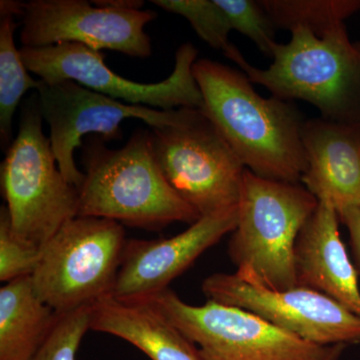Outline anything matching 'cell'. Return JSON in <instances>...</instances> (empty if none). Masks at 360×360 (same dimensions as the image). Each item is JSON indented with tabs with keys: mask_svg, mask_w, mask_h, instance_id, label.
<instances>
[{
	"mask_svg": "<svg viewBox=\"0 0 360 360\" xmlns=\"http://www.w3.org/2000/svg\"><path fill=\"white\" fill-rule=\"evenodd\" d=\"M345 347H347L345 345H333V350H331L330 354H329L326 359L322 360H340L341 354H342Z\"/></svg>",
	"mask_w": 360,
	"mask_h": 360,
	"instance_id": "cell-26",
	"label": "cell"
},
{
	"mask_svg": "<svg viewBox=\"0 0 360 360\" xmlns=\"http://www.w3.org/2000/svg\"><path fill=\"white\" fill-rule=\"evenodd\" d=\"M272 58L266 70L251 65L240 51L231 60L272 96L307 101L324 120L360 127V42L350 41L345 25L323 37L292 30L288 44L276 45Z\"/></svg>",
	"mask_w": 360,
	"mask_h": 360,
	"instance_id": "cell-3",
	"label": "cell"
},
{
	"mask_svg": "<svg viewBox=\"0 0 360 360\" xmlns=\"http://www.w3.org/2000/svg\"><path fill=\"white\" fill-rule=\"evenodd\" d=\"M92 4L96 6L113 7L118 9H129V11H141L144 2L139 0H96Z\"/></svg>",
	"mask_w": 360,
	"mask_h": 360,
	"instance_id": "cell-25",
	"label": "cell"
},
{
	"mask_svg": "<svg viewBox=\"0 0 360 360\" xmlns=\"http://www.w3.org/2000/svg\"><path fill=\"white\" fill-rule=\"evenodd\" d=\"M203 112L246 169L262 179L300 184L307 169L305 120L292 101L265 98L243 71L202 58L193 66Z\"/></svg>",
	"mask_w": 360,
	"mask_h": 360,
	"instance_id": "cell-1",
	"label": "cell"
},
{
	"mask_svg": "<svg viewBox=\"0 0 360 360\" xmlns=\"http://www.w3.org/2000/svg\"><path fill=\"white\" fill-rule=\"evenodd\" d=\"M84 179L78 217H98L146 231L193 224L198 213L168 184L153 153L151 132H134L120 149L94 135L82 146Z\"/></svg>",
	"mask_w": 360,
	"mask_h": 360,
	"instance_id": "cell-2",
	"label": "cell"
},
{
	"mask_svg": "<svg viewBox=\"0 0 360 360\" xmlns=\"http://www.w3.org/2000/svg\"><path fill=\"white\" fill-rule=\"evenodd\" d=\"M39 94L40 111L51 129L52 153L61 174L79 188L84 179L77 167L75 150L82 148V137L94 134L104 142L122 137L120 124L127 118L143 120L153 129L174 127L184 122L193 108L158 110L115 101L73 80L51 85L41 82Z\"/></svg>",
	"mask_w": 360,
	"mask_h": 360,
	"instance_id": "cell-11",
	"label": "cell"
},
{
	"mask_svg": "<svg viewBox=\"0 0 360 360\" xmlns=\"http://www.w3.org/2000/svg\"><path fill=\"white\" fill-rule=\"evenodd\" d=\"M14 14L0 8V136L2 146H11L13 120L21 98L30 89H39L41 80L33 79L14 41L18 25Z\"/></svg>",
	"mask_w": 360,
	"mask_h": 360,
	"instance_id": "cell-18",
	"label": "cell"
},
{
	"mask_svg": "<svg viewBox=\"0 0 360 360\" xmlns=\"http://www.w3.org/2000/svg\"><path fill=\"white\" fill-rule=\"evenodd\" d=\"M226 14L232 30L248 37L265 56L272 58L277 44L276 30L260 1L255 0H215Z\"/></svg>",
	"mask_w": 360,
	"mask_h": 360,
	"instance_id": "cell-23",
	"label": "cell"
},
{
	"mask_svg": "<svg viewBox=\"0 0 360 360\" xmlns=\"http://www.w3.org/2000/svg\"><path fill=\"white\" fill-rule=\"evenodd\" d=\"M42 120L39 94H32L21 108L18 135L7 149L0 179L14 232L44 248L78 217L79 194L59 170Z\"/></svg>",
	"mask_w": 360,
	"mask_h": 360,
	"instance_id": "cell-4",
	"label": "cell"
},
{
	"mask_svg": "<svg viewBox=\"0 0 360 360\" xmlns=\"http://www.w3.org/2000/svg\"><path fill=\"white\" fill-rule=\"evenodd\" d=\"M58 312L35 293L32 276L0 290V360H30L51 333Z\"/></svg>",
	"mask_w": 360,
	"mask_h": 360,
	"instance_id": "cell-17",
	"label": "cell"
},
{
	"mask_svg": "<svg viewBox=\"0 0 360 360\" xmlns=\"http://www.w3.org/2000/svg\"><path fill=\"white\" fill-rule=\"evenodd\" d=\"M127 241L113 220L70 219L44 246L32 276L35 293L58 314L92 307L112 295Z\"/></svg>",
	"mask_w": 360,
	"mask_h": 360,
	"instance_id": "cell-6",
	"label": "cell"
},
{
	"mask_svg": "<svg viewBox=\"0 0 360 360\" xmlns=\"http://www.w3.org/2000/svg\"><path fill=\"white\" fill-rule=\"evenodd\" d=\"M90 329L131 343L151 360H202L176 326L151 305L108 295L91 307Z\"/></svg>",
	"mask_w": 360,
	"mask_h": 360,
	"instance_id": "cell-16",
	"label": "cell"
},
{
	"mask_svg": "<svg viewBox=\"0 0 360 360\" xmlns=\"http://www.w3.org/2000/svg\"><path fill=\"white\" fill-rule=\"evenodd\" d=\"M21 58L28 71L45 84L73 80L115 101L158 110L203 108V97L193 77L198 51L191 42L180 45L174 72L158 84H139L115 75L104 63L105 56L84 44L65 42L53 46H22Z\"/></svg>",
	"mask_w": 360,
	"mask_h": 360,
	"instance_id": "cell-9",
	"label": "cell"
},
{
	"mask_svg": "<svg viewBox=\"0 0 360 360\" xmlns=\"http://www.w3.org/2000/svg\"><path fill=\"white\" fill-rule=\"evenodd\" d=\"M338 225L335 208L319 201L296 240L297 283L323 293L360 317L357 270L348 257Z\"/></svg>",
	"mask_w": 360,
	"mask_h": 360,
	"instance_id": "cell-15",
	"label": "cell"
},
{
	"mask_svg": "<svg viewBox=\"0 0 360 360\" xmlns=\"http://www.w3.org/2000/svg\"><path fill=\"white\" fill-rule=\"evenodd\" d=\"M139 302L196 343L202 360H322L333 347L302 340L239 307L213 300L201 307L187 304L169 288Z\"/></svg>",
	"mask_w": 360,
	"mask_h": 360,
	"instance_id": "cell-8",
	"label": "cell"
},
{
	"mask_svg": "<svg viewBox=\"0 0 360 360\" xmlns=\"http://www.w3.org/2000/svg\"><path fill=\"white\" fill-rule=\"evenodd\" d=\"M302 139L305 188L338 212L360 205V127L312 118L305 120Z\"/></svg>",
	"mask_w": 360,
	"mask_h": 360,
	"instance_id": "cell-14",
	"label": "cell"
},
{
	"mask_svg": "<svg viewBox=\"0 0 360 360\" xmlns=\"http://www.w3.org/2000/svg\"><path fill=\"white\" fill-rule=\"evenodd\" d=\"M20 16L22 46L40 49L73 42L132 58L151 54L144 27L156 18L153 11L96 6L86 0H32L22 2Z\"/></svg>",
	"mask_w": 360,
	"mask_h": 360,
	"instance_id": "cell-12",
	"label": "cell"
},
{
	"mask_svg": "<svg viewBox=\"0 0 360 360\" xmlns=\"http://www.w3.org/2000/svg\"><path fill=\"white\" fill-rule=\"evenodd\" d=\"M317 205L300 184L262 179L245 168L238 222L229 245L232 262L272 290L298 286L296 240Z\"/></svg>",
	"mask_w": 360,
	"mask_h": 360,
	"instance_id": "cell-5",
	"label": "cell"
},
{
	"mask_svg": "<svg viewBox=\"0 0 360 360\" xmlns=\"http://www.w3.org/2000/svg\"><path fill=\"white\" fill-rule=\"evenodd\" d=\"M44 248L14 232L6 206L0 210V281L9 283L32 276L39 266Z\"/></svg>",
	"mask_w": 360,
	"mask_h": 360,
	"instance_id": "cell-22",
	"label": "cell"
},
{
	"mask_svg": "<svg viewBox=\"0 0 360 360\" xmlns=\"http://www.w3.org/2000/svg\"><path fill=\"white\" fill-rule=\"evenodd\" d=\"M153 153L168 184L200 217L238 206L245 167L202 110L151 131Z\"/></svg>",
	"mask_w": 360,
	"mask_h": 360,
	"instance_id": "cell-7",
	"label": "cell"
},
{
	"mask_svg": "<svg viewBox=\"0 0 360 360\" xmlns=\"http://www.w3.org/2000/svg\"><path fill=\"white\" fill-rule=\"evenodd\" d=\"M340 221L347 227L355 260V269L360 274V205L350 206L338 212Z\"/></svg>",
	"mask_w": 360,
	"mask_h": 360,
	"instance_id": "cell-24",
	"label": "cell"
},
{
	"mask_svg": "<svg viewBox=\"0 0 360 360\" xmlns=\"http://www.w3.org/2000/svg\"><path fill=\"white\" fill-rule=\"evenodd\" d=\"M276 30L323 37L360 9V0H259Z\"/></svg>",
	"mask_w": 360,
	"mask_h": 360,
	"instance_id": "cell-19",
	"label": "cell"
},
{
	"mask_svg": "<svg viewBox=\"0 0 360 360\" xmlns=\"http://www.w3.org/2000/svg\"><path fill=\"white\" fill-rule=\"evenodd\" d=\"M90 323L91 307L58 314L51 333L30 360H77L78 348Z\"/></svg>",
	"mask_w": 360,
	"mask_h": 360,
	"instance_id": "cell-21",
	"label": "cell"
},
{
	"mask_svg": "<svg viewBox=\"0 0 360 360\" xmlns=\"http://www.w3.org/2000/svg\"><path fill=\"white\" fill-rule=\"evenodd\" d=\"M153 4L168 13L184 16L201 39L222 51L227 58L231 59L238 51L229 40L232 28L229 18L215 0H153Z\"/></svg>",
	"mask_w": 360,
	"mask_h": 360,
	"instance_id": "cell-20",
	"label": "cell"
},
{
	"mask_svg": "<svg viewBox=\"0 0 360 360\" xmlns=\"http://www.w3.org/2000/svg\"><path fill=\"white\" fill-rule=\"evenodd\" d=\"M202 290L208 300L248 310L315 345L360 342V317L312 288L272 290L250 270L238 269L208 276Z\"/></svg>",
	"mask_w": 360,
	"mask_h": 360,
	"instance_id": "cell-10",
	"label": "cell"
},
{
	"mask_svg": "<svg viewBox=\"0 0 360 360\" xmlns=\"http://www.w3.org/2000/svg\"><path fill=\"white\" fill-rule=\"evenodd\" d=\"M238 206L203 217L186 231L169 238L127 239L112 296L141 300L167 290L208 248L238 225Z\"/></svg>",
	"mask_w": 360,
	"mask_h": 360,
	"instance_id": "cell-13",
	"label": "cell"
}]
</instances>
